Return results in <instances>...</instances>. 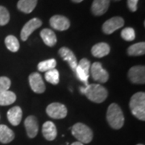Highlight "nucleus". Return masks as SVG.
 <instances>
[{
    "label": "nucleus",
    "mask_w": 145,
    "mask_h": 145,
    "mask_svg": "<svg viewBox=\"0 0 145 145\" xmlns=\"http://www.w3.org/2000/svg\"><path fill=\"white\" fill-rule=\"evenodd\" d=\"M81 91L89 100L96 103H103L108 96L107 89L99 84H89L85 87H82Z\"/></svg>",
    "instance_id": "f257e3e1"
},
{
    "label": "nucleus",
    "mask_w": 145,
    "mask_h": 145,
    "mask_svg": "<svg viewBox=\"0 0 145 145\" xmlns=\"http://www.w3.org/2000/svg\"><path fill=\"white\" fill-rule=\"evenodd\" d=\"M129 106L132 114L140 120H145V93H135L130 100Z\"/></svg>",
    "instance_id": "f03ea898"
},
{
    "label": "nucleus",
    "mask_w": 145,
    "mask_h": 145,
    "mask_svg": "<svg viewBox=\"0 0 145 145\" xmlns=\"http://www.w3.org/2000/svg\"><path fill=\"white\" fill-rule=\"evenodd\" d=\"M106 119L113 129H120L124 124V116L118 104L112 103L109 106L106 112Z\"/></svg>",
    "instance_id": "7ed1b4c3"
},
{
    "label": "nucleus",
    "mask_w": 145,
    "mask_h": 145,
    "mask_svg": "<svg viewBox=\"0 0 145 145\" xmlns=\"http://www.w3.org/2000/svg\"><path fill=\"white\" fill-rule=\"evenodd\" d=\"M72 135L82 144H89L93 140L92 130L84 123H78L72 127Z\"/></svg>",
    "instance_id": "20e7f679"
},
{
    "label": "nucleus",
    "mask_w": 145,
    "mask_h": 145,
    "mask_svg": "<svg viewBox=\"0 0 145 145\" xmlns=\"http://www.w3.org/2000/svg\"><path fill=\"white\" fill-rule=\"evenodd\" d=\"M89 69H90V62L88 59L83 58L82 59L78 66L75 69V73L77 78L82 82L85 83V86H88V79L89 76Z\"/></svg>",
    "instance_id": "39448f33"
},
{
    "label": "nucleus",
    "mask_w": 145,
    "mask_h": 145,
    "mask_svg": "<svg viewBox=\"0 0 145 145\" xmlns=\"http://www.w3.org/2000/svg\"><path fill=\"white\" fill-rule=\"evenodd\" d=\"M47 114L52 119H61L66 117L67 108L65 105L59 103L49 104L46 108Z\"/></svg>",
    "instance_id": "423d86ee"
},
{
    "label": "nucleus",
    "mask_w": 145,
    "mask_h": 145,
    "mask_svg": "<svg viewBox=\"0 0 145 145\" xmlns=\"http://www.w3.org/2000/svg\"><path fill=\"white\" fill-rule=\"evenodd\" d=\"M91 77L94 81L99 83H105L108 81L109 73L104 69L100 62H94L92 64L89 69Z\"/></svg>",
    "instance_id": "0eeeda50"
},
{
    "label": "nucleus",
    "mask_w": 145,
    "mask_h": 145,
    "mask_svg": "<svg viewBox=\"0 0 145 145\" xmlns=\"http://www.w3.org/2000/svg\"><path fill=\"white\" fill-rule=\"evenodd\" d=\"M123 25H124V20L122 17L115 16L106 21L103 24L102 29L105 34L110 35L112 34L116 30L123 27Z\"/></svg>",
    "instance_id": "6e6552de"
},
{
    "label": "nucleus",
    "mask_w": 145,
    "mask_h": 145,
    "mask_svg": "<svg viewBox=\"0 0 145 145\" xmlns=\"http://www.w3.org/2000/svg\"><path fill=\"white\" fill-rule=\"evenodd\" d=\"M42 25V21L38 18H33L27 21L21 30L20 37L23 41H26L33 31Z\"/></svg>",
    "instance_id": "1a4fd4ad"
},
{
    "label": "nucleus",
    "mask_w": 145,
    "mask_h": 145,
    "mask_svg": "<svg viewBox=\"0 0 145 145\" xmlns=\"http://www.w3.org/2000/svg\"><path fill=\"white\" fill-rule=\"evenodd\" d=\"M128 78L134 84L145 83V67L142 65L133 66L128 71Z\"/></svg>",
    "instance_id": "9d476101"
},
{
    "label": "nucleus",
    "mask_w": 145,
    "mask_h": 145,
    "mask_svg": "<svg viewBox=\"0 0 145 145\" xmlns=\"http://www.w3.org/2000/svg\"><path fill=\"white\" fill-rule=\"evenodd\" d=\"M49 24L53 29L57 31H65L70 27V22L67 17L61 15H56L50 18Z\"/></svg>",
    "instance_id": "9b49d317"
},
{
    "label": "nucleus",
    "mask_w": 145,
    "mask_h": 145,
    "mask_svg": "<svg viewBox=\"0 0 145 145\" xmlns=\"http://www.w3.org/2000/svg\"><path fill=\"white\" fill-rule=\"evenodd\" d=\"M29 84L32 91L36 93H42L45 91V85L39 72H33L29 76Z\"/></svg>",
    "instance_id": "f8f14e48"
},
{
    "label": "nucleus",
    "mask_w": 145,
    "mask_h": 145,
    "mask_svg": "<svg viewBox=\"0 0 145 145\" xmlns=\"http://www.w3.org/2000/svg\"><path fill=\"white\" fill-rule=\"evenodd\" d=\"M58 52H59L60 57H61L64 61H65L69 64V67L73 70V72H75V69L78 66V61L74 53L69 48H66V47L61 48Z\"/></svg>",
    "instance_id": "ddd939ff"
},
{
    "label": "nucleus",
    "mask_w": 145,
    "mask_h": 145,
    "mask_svg": "<svg viewBox=\"0 0 145 145\" xmlns=\"http://www.w3.org/2000/svg\"><path fill=\"white\" fill-rule=\"evenodd\" d=\"M110 3V0H93L91 6V11L95 16H101L104 15Z\"/></svg>",
    "instance_id": "4468645a"
},
{
    "label": "nucleus",
    "mask_w": 145,
    "mask_h": 145,
    "mask_svg": "<svg viewBox=\"0 0 145 145\" xmlns=\"http://www.w3.org/2000/svg\"><path fill=\"white\" fill-rule=\"evenodd\" d=\"M24 127L26 128L27 134L29 138H35L38 133V121L35 116L30 115L24 121Z\"/></svg>",
    "instance_id": "2eb2a0df"
},
{
    "label": "nucleus",
    "mask_w": 145,
    "mask_h": 145,
    "mask_svg": "<svg viewBox=\"0 0 145 145\" xmlns=\"http://www.w3.org/2000/svg\"><path fill=\"white\" fill-rule=\"evenodd\" d=\"M42 133H43L44 137L47 140H49V141L54 140L57 135V127L52 122L47 121L43 125Z\"/></svg>",
    "instance_id": "dca6fc26"
},
{
    "label": "nucleus",
    "mask_w": 145,
    "mask_h": 145,
    "mask_svg": "<svg viewBox=\"0 0 145 145\" xmlns=\"http://www.w3.org/2000/svg\"><path fill=\"white\" fill-rule=\"evenodd\" d=\"M110 51V47L108 44L101 42L94 44L91 49V52L93 57L102 58V57L107 56Z\"/></svg>",
    "instance_id": "f3484780"
},
{
    "label": "nucleus",
    "mask_w": 145,
    "mask_h": 145,
    "mask_svg": "<svg viewBox=\"0 0 145 145\" xmlns=\"http://www.w3.org/2000/svg\"><path fill=\"white\" fill-rule=\"evenodd\" d=\"M23 116L22 109L20 106H14L10 108L7 112V119L10 124L13 126H17L20 123Z\"/></svg>",
    "instance_id": "a211bd4d"
},
{
    "label": "nucleus",
    "mask_w": 145,
    "mask_h": 145,
    "mask_svg": "<svg viewBox=\"0 0 145 145\" xmlns=\"http://www.w3.org/2000/svg\"><path fill=\"white\" fill-rule=\"evenodd\" d=\"M40 36L44 43L48 47H53L57 44V36L54 31L48 28H44L40 31Z\"/></svg>",
    "instance_id": "6ab92c4d"
},
{
    "label": "nucleus",
    "mask_w": 145,
    "mask_h": 145,
    "mask_svg": "<svg viewBox=\"0 0 145 145\" xmlns=\"http://www.w3.org/2000/svg\"><path fill=\"white\" fill-rule=\"evenodd\" d=\"M37 1L38 0H19L17 8L25 14H29L34 10L37 5Z\"/></svg>",
    "instance_id": "aec40b11"
},
{
    "label": "nucleus",
    "mask_w": 145,
    "mask_h": 145,
    "mask_svg": "<svg viewBox=\"0 0 145 145\" xmlns=\"http://www.w3.org/2000/svg\"><path fill=\"white\" fill-rule=\"evenodd\" d=\"M15 138L13 131L7 126L3 124L0 125V142L3 144H8Z\"/></svg>",
    "instance_id": "412c9836"
},
{
    "label": "nucleus",
    "mask_w": 145,
    "mask_h": 145,
    "mask_svg": "<svg viewBox=\"0 0 145 145\" xmlns=\"http://www.w3.org/2000/svg\"><path fill=\"white\" fill-rule=\"evenodd\" d=\"M145 53V43L144 42H140L136 43L127 48V54L131 57H138L144 55Z\"/></svg>",
    "instance_id": "4be33fe9"
},
{
    "label": "nucleus",
    "mask_w": 145,
    "mask_h": 145,
    "mask_svg": "<svg viewBox=\"0 0 145 145\" xmlns=\"http://www.w3.org/2000/svg\"><path fill=\"white\" fill-rule=\"evenodd\" d=\"M16 100V93L7 90L0 93V106H9L14 103Z\"/></svg>",
    "instance_id": "5701e85b"
},
{
    "label": "nucleus",
    "mask_w": 145,
    "mask_h": 145,
    "mask_svg": "<svg viewBox=\"0 0 145 145\" xmlns=\"http://www.w3.org/2000/svg\"><path fill=\"white\" fill-rule=\"evenodd\" d=\"M5 44L10 52H16L20 49V43L16 36L9 35L5 38Z\"/></svg>",
    "instance_id": "b1692460"
},
{
    "label": "nucleus",
    "mask_w": 145,
    "mask_h": 145,
    "mask_svg": "<svg viewBox=\"0 0 145 145\" xmlns=\"http://www.w3.org/2000/svg\"><path fill=\"white\" fill-rule=\"evenodd\" d=\"M57 65V61L55 59H48L47 61H44L38 64V70L40 72H48L55 69Z\"/></svg>",
    "instance_id": "393cba45"
},
{
    "label": "nucleus",
    "mask_w": 145,
    "mask_h": 145,
    "mask_svg": "<svg viewBox=\"0 0 145 145\" xmlns=\"http://www.w3.org/2000/svg\"><path fill=\"white\" fill-rule=\"evenodd\" d=\"M45 80L48 82L51 83L52 85H57L60 82V75L59 72L56 69H53L52 70H49L45 72Z\"/></svg>",
    "instance_id": "a878e982"
},
{
    "label": "nucleus",
    "mask_w": 145,
    "mask_h": 145,
    "mask_svg": "<svg viewBox=\"0 0 145 145\" xmlns=\"http://www.w3.org/2000/svg\"><path fill=\"white\" fill-rule=\"evenodd\" d=\"M121 37L126 41H132L135 38V31L132 27H125L121 31Z\"/></svg>",
    "instance_id": "bb28decb"
},
{
    "label": "nucleus",
    "mask_w": 145,
    "mask_h": 145,
    "mask_svg": "<svg viewBox=\"0 0 145 145\" xmlns=\"http://www.w3.org/2000/svg\"><path fill=\"white\" fill-rule=\"evenodd\" d=\"M10 20V14L8 10L3 6H0V26L7 24Z\"/></svg>",
    "instance_id": "cd10ccee"
},
{
    "label": "nucleus",
    "mask_w": 145,
    "mask_h": 145,
    "mask_svg": "<svg viewBox=\"0 0 145 145\" xmlns=\"http://www.w3.org/2000/svg\"><path fill=\"white\" fill-rule=\"evenodd\" d=\"M11 82L7 77H0V93L8 90L10 87Z\"/></svg>",
    "instance_id": "c85d7f7f"
},
{
    "label": "nucleus",
    "mask_w": 145,
    "mask_h": 145,
    "mask_svg": "<svg viewBox=\"0 0 145 145\" xmlns=\"http://www.w3.org/2000/svg\"><path fill=\"white\" fill-rule=\"evenodd\" d=\"M139 0H127V7L131 12H135L137 10V4Z\"/></svg>",
    "instance_id": "c756f323"
},
{
    "label": "nucleus",
    "mask_w": 145,
    "mask_h": 145,
    "mask_svg": "<svg viewBox=\"0 0 145 145\" xmlns=\"http://www.w3.org/2000/svg\"><path fill=\"white\" fill-rule=\"evenodd\" d=\"M71 145H84V144H82V143H80V142H78V141H77V142H74V143H72Z\"/></svg>",
    "instance_id": "7c9ffc66"
},
{
    "label": "nucleus",
    "mask_w": 145,
    "mask_h": 145,
    "mask_svg": "<svg viewBox=\"0 0 145 145\" xmlns=\"http://www.w3.org/2000/svg\"><path fill=\"white\" fill-rule=\"evenodd\" d=\"M73 3H82L83 0H71Z\"/></svg>",
    "instance_id": "2f4dec72"
},
{
    "label": "nucleus",
    "mask_w": 145,
    "mask_h": 145,
    "mask_svg": "<svg viewBox=\"0 0 145 145\" xmlns=\"http://www.w3.org/2000/svg\"><path fill=\"white\" fill-rule=\"evenodd\" d=\"M114 1H115V2H119V1H121V0H114Z\"/></svg>",
    "instance_id": "473e14b6"
},
{
    "label": "nucleus",
    "mask_w": 145,
    "mask_h": 145,
    "mask_svg": "<svg viewBox=\"0 0 145 145\" xmlns=\"http://www.w3.org/2000/svg\"><path fill=\"white\" fill-rule=\"evenodd\" d=\"M137 145H144V144H137Z\"/></svg>",
    "instance_id": "72a5a7b5"
}]
</instances>
